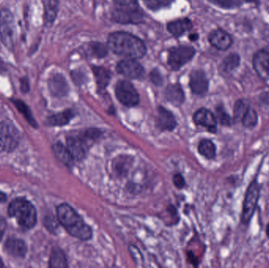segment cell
I'll return each mask as SVG.
<instances>
[{"instance_id": "cell-1", "label": "cell", "mask_w": 269, "mask_h": 268, "mask_svg": "<svg viewBox=\"0 0 269 268\" xmlns=\"http://www.w3.org/2000/svg\"><path fill=\"white\" fill-rule=\"evenodd\" d=\"M108 47L114 54L126 58H141L146 52L144 42L125 32L111 33L108 38Z\"/></svg>"}, {"instance_id": "cell-2", "label": "cell", "mask_w": 269, "mask_h": 268, "mask_svg": "<svg viewBox=\"0 0 269 268\" xmlns=\"http://www.w3.org/2000/svg\"><path fill=\"white\" fill-rule=\"evenodd\" d=\"M57 217L66 231L79 239L87 241L92 237V230L70 205L62 204L57 208Z\"/></svg>"}, {"instance_id": "cell-3", "label": "cell", "mask_w": 269, "mask_h": 268, "mask_svg": "<svg viewBox=\"0 0 269 268\" xmlns=\"http://www.w3.org/2000/svg\"><path fill=\"white\" fill-rule=\"evenodd\" d=\"M8 214L17 220L24 229H31L37 224V210L31 203L24 198H16L8 208Z\"/></svg>"}, {"instance_id": "cell-4", "label": "cell", "mask_w": 269, "mask_h": 268, "mask_svg": "<svg viewBox=\"0 0 269 268\" xmlns=\"http://www.w3.org/2000/svg\"><path fill=\"white\" fill-rule=\"evenodd\" d=\"M113 18L122 24L140 23L143 18L137 0H114Z\"/></svg>"}, {"instance_id": "cell-5", "label": "cell", "mask_w": 269, "mask_h": 268, "mask_svg": "<svg viewBox=\"0 0 269 268\" xmlns=\"http://www.w3.org/2000/svg\"><path fill=\"white\" fill-rule=\"evenodd\" d=\"M260 193H261V186L258 180L255 179L250 183L245 194L243 205H242V216H241V222L242 224L248 225L250 220H252L253 216L255 213L256 208L258 206Z\"/></svg>"}, {"instance_id": "cell-6", "label": "cell", "mask_w": 269, "mask_h": 268, "mask_svg": "<svg viewBox=\"0 0 269 268\" xmlns=\"http://www.w3.org/2000/svg\"><path fill=\"white\" fill-rule=\"evenodd\" d=\"M14 33L15 24L11 11L6 8L0 10V39L10 51L14 50Z\"/></svg>"}, {"instance_id": "cell-7", "label": "cell", "mask_w": 269, "mask_h": 268, "mask_svg": "<svg viewBox=\"0 0 269 268\" xmlns=\"http://www.w3.org/2000/svg\"><path fill=\"white\" fill-rule=\"evenodd\" d=\"M20 135L17 128L7 122H0V151L12 152L19 144Z\"/></svg>"}, {"instance_id": "cell-8", "label": "cell", "mask_w": 269, "mask_h": 268, "mask_svg": "<svg viewBox=\"0 0 269 268\" xmlns=\"http://www.w3.org/2000/svg\"><path fill=\"white\" fill-rule=\"evenodd\" d=\"M195 54L194 47L190 46H182L173 47L169 51L168 64L172 70H179L182 66L192 59Z\"/></svg>"}, {"instance_id": "cell-9", "label": "cell", "mask_w": 269, "mask_h": 268, "mask_svg": "<svg viewBox=\"0 0 269 268\" xmlns=\"http://www.w3.org/2000/svg\"><path fill=\"white\" fill-rule=\"evenodd\" d=\"M115 95L124 106L133 107L139 103V95L134 86L127 80H121L115 87Z\"/></svg>"}, {"instance_id": "cell-10", "label": "cell", "mask_w": 269, "mask_h": 268, "mask_svg": "<svg viewBox=\"0 0 269 268\" xmlns=\"http://www.w3.org/2000/svg\"><path fill=\"white\" fill-rule=\"evenodd\" d=\"M117 70L120 74L129 79H138L144 73L142 65L134 58H126L120 61L117 65Z\"/></svg>"}, {"instance_id": "cell-11", "label": "cell", "mask_w": 269, "mask_h": 268, "mask_svg": "<svg viewBox=\"0 0 269 268\" xmlns=\"http://www.w3.org/2000/svg\"><path fill=\"white\" fill-rule=\"evenodd\" d=\"M194 121L197 125L202 126L210 133H216L218 131V120L210 110L201 108L194 114Z\"/></svg>"}, {"instance_id": "cell-12", "label": "cell", "mask_w": 269, "mask_h": 268, "mask_svg": "<svg viewBox=\"0 0 269 268\" xmlns=\"http://www.w3.org/2000/svg\"><path fill=\"white\" fill-rule=\"evenodd\" d=\"M252 62L258 77L263 80H269V51L259 50L253 57Z\"/></svg>"}, {"instance_id": "cell-13", "label": "cell", "mask_w": 269, "mask_h": 268, "mask_svg": "<svg viewBox=\"0 0 269 268\" xmlns=\"http://www.w3.org/2000/svg\"><path fill=\"white\" fill-rule=\"evenodd\" d=\"M190 88L193 94L196 95H204L209 89V80L206 74L202 70H194L190 73Z\"/></svg>"}, {"instance_id": "cell-14", "label": "cell", "mask_w": 269, "mask_h": 268, "mask_svg": "<svg viewBox=\"0 0 269 268\" xmlns=\"http://www.w3.org/2000/svg\"><path fill=\"white\" fill-rule=\"evenodd\" d=\"M212 46L220 50H226L231 47L233 40L231 36L223 29H216L209 35Z\"/></svg>"}, {"instance_id": "cell-15", "label": "cell", "mask_w": 269, "mask_h": 268, "mask_svg": "<svg viewBox=\"0 0 269 268\" xmlns=\"http://www.w3.org/2000/svg\"><path fill=\"white\" fill-rule=\"evenodd\" d=\"M66 142H67L66 147L69 150V153H71L73 159L77 160H82L86 154V143H85V139L71 136V137L67 138Z\"/></svg>"}, {"instance_id": "cell-16", "label": "cell", "mask_w": 269, "mask_h": 268, "mask_svg": "<svg viewBox=\"0 0 269 268\" xmlns=\"http://www.w3.org/2000/svg\"><path fill=\"white\" fill-rule=\"evenodd\" d=\"M48 87L52 95L57 97L66 96L69 92V85L62 74H54L50 78Z\"/></svg>"}, {"instance_id": "cell-17", "label": "cell", "mask_w": 269, "mask_h": 268, "mask_svg": "<svg viewBox=\"0 0 269 268\" xmlns=\"http://www.w3.org/2000/svg\"><path fill=\"white\" fill-rule=\"evenodd\" d=\"M157 125L162 131H173L177 127V120L170 111L159 106L157 115Z\"/></svg>"}, {"instance_id": "cell-18", "label": "cell", "mask_w": 269, "mask_h": 268, "mask_svg": "<svg viewBox=\"0 0 269 268\" xmlns=\"http://www.w3.org/2000/svg\"><path fill=\"white\" fill-rule=\"evenodd\" d=\"M4 248L8 254L15 258H24L27 253V246L25 241L17 238L8 239Z\"/></svg>"}, {"instance_id": "cell-19", "label": "cell", "mask_w": 269, "mask_h": 268, "mask_svg": "<svg viewBox=\"0 0 269 268\" xmlns=\"http://www.w3.org/2000/svg\"><path fill=\"white\" fill-rule=\"evenodd\" d=\"M168 31L175 37H179L192 29V23L187 18L171 21L167 25Z\"/></svg>"}, {"instance_id": "cell-20", "label": "cell", "mask_w": 269, "mask_h": 268, "mask_svg": "<svg viewBox=\"0 0 269 268\" xmlns=\"http://www.w3.org/2000/svg\"><path fill=\"white\" fill-rule=\"evenodd\" d=\"M165 95L169 103L174 106H180L184 102V93L179 84L169 85L166 88Z\"/></svg>"}, {"instance_id": "cell-21", "label": "cell", "mask_w": 269, "mask_h": 268, "mask_svg": "<svg viewBox=\"0 0 269 268\" xmlns=\"http://www.w3.org/2000/svg\"><path fill=\"white\" fill-rule=\"evenodd\" d=\"M53 151L57 158L68 167H72L73 164V159L71 153H69L67 147H65L61 143H57L53 146Z\"/></svg>"}, {"instance_id": "cell-22", "label": "cell", "mask_w": 269, "mask_h": 268, "mask_svg": "<svg viewBox=\"0 0 269 268\" xmlns=\"http://www.w3.org/2000/svg\"><path fill=\"white\" fill-rule=\"evenodd\" d=\"M93 73H94L95 79H96L97 86L98 89L102 90L106 88L110 81V72L105 68L99 66H92Z\"/></svg>"}, {"instance_id": "cell-23", "label": "cell", "mask_w": 269, "mask_h": 268, "mask_svg": "<svg viewBox=\"0 0 269 268\" xmlns=\"http://www.w3.org/2000/svg\"><path fill=\"white\" fill-rule=\"evenodd\" d=\"M198 151L202 156L209 160L215 158L217 147L210 139H203L198 144Z\"/></svg>"}, {"instance_id": "cell-24", "label": "cell", "mask_w": 269, "mask_h": 268, "mask_svg": "<svg viewBox=\"0 0 269 268\" xmlns=\"http://www.w3.org/2000/svg\"><path fill=\"white\" fill-rule=\"evenodd\" d=\"M75 116L73 110H68L49 117L48 124L53 126L66 125Z\"/></svg>"}, {"instance_id": "cell-25", "label": "cell", "mask_w": 269, "mask_h": 268, "mask_svg": "<svg viewBox=\"0 0 269 268\" xmlns=\"http://www.w3.org/2000/svg\"><path fill=\"white\" fill-rule=\"evenodd\" d=\"M58 10V0H47L45 4V23L50 25L54 23Z\"/></svg>"}, {"instance_id": "cell-26", "label": "cell", "mask_w": 269, "mask_h": 268, "mask_svg": "<svg viewBox=\"0 0 269 268\" xmlns=\"http://www.w3.org/2000/svg\"><path fill=\"white\" fill-rule=\"evenodd\" d=\"M49 266L50 268H67L66 256L61 249H53L51 256H50Z\"/></svg>"}, {"instance_id": "cell-27", "label": "cell", "mask_w": 269, "mask_h": 268, "mask_svg": "<svg viewBox=\"0 0 269 268\" xmlns=\"http://www.w3.org/2000/svg\"><path fill=\"white\" fill-rule=\"evenodd\" d=\"M241 122H242L243 127H246V128L251 129V128L256 127L258 124V115L255 110L249 106L244 115L242 116Z\"/></svg>"}, {"instance_id": "cell-28", "label": "cell", "mask_w": 269, "mask_h": 268, "mask_svg": "<svg viewBox=\"0 0 269 268\" xmlns=\"http://www.w3.org/2000/svg\"><path fill=\"white\" fill-rule=\"evenodd\" d=\"M240 64V57L237 54H230L221 63V70L225 73H230L236 69Z\"/></svg>"}, {"instance_id": "cell-29", "label": "cell", "mask_w": 269, "mask_h": 268, "mask_svg": "<svg viewBox=\"0 0 269 268\" xmlns=\"http://www.w3.org/2000/svg\"><path fill=\"white\" fill-rule=\"evenodd\" d=\"M249 106L242 99H238L235 102L233 108V120L234 122L241 121L242 116L248 109Z\"/></svg>"}, {"instance_id": "cell-30", "label": "cell", "mask_w": 269, "mask_h": 268, "mask_svg": "<svg viewBox=\"0 0 269 268\" xmlns=\"http://www.w3.org/2000/svg\"><path fill=\"white\" fill-rule=\"evenodd\" d=\"M216 117L221 125L230 126L232 123L231 116L226 112L223 106H220L216 109Z\"/></svg>"}, {"instance_id": "cell-31", "label": "cell", "mask_w": 269, "mask_h": 268, "mask_svg": "<svg viewBox=\"0 0 269 268\" xmlns=\"http://www.w3.org/2000/svg\"><path fill=\"white\" fill-rule=\"evenodd\" d=\"M174 0H143L145 5L152 10H159L173 3Z\"/></svg>"}, {"instance_id": "cell-32", "label": "cell", "mask_w": 269, "mask_h": 268, "mask_svg": "<svg viewBox=\"0 0 269 268\" xmlns=\"http://www.w3.org/2000/svg\"><path fill=\"white\" fill-rule=\"evenodd\" d=\"M90 53L98 58H104L107 55V47L101 42H91L90 44Z\"/></svg>"}, {"instance_id": "cell-33", "label": "cell", "mask_w": 269, "mask_h": 268, "mask_svg": "<svg viewBox=\"0 0 269 268\" xmlns=\"http://www.w3.org/2000/svg\"><path fill=\"white\" fill-rule=\"evenodd\" d=\"M210 1L216 4L217 6L224 9H234L239 7L242 5L241 0H210Z\"/></svg>"}, {"instance_id": "cell-34", "label": "cell", "mask_w": 269, "mask_h": 268, "mask_svg": "<svg viewBox=\"0 0 269 268\" xmlns=\"http://www.w3.org/2000/svg\"><path fill=\"white\" fill-rule=\"evenodd\" d=\"M14 104H15L16 107L20 110V112L24 114V116L27 119L28 121L32 125H35V120L32 116L31 112L29 110V107H28L23 102H21L20 100L14 101Z\"/></svg>"}, {"instance_id": "cell-35", "label": "cell", "mask_w": 269, "mask_h": 268, "mask_svg": "<svg viewBox=\"0 0 269 268\" xmlns=\"http://www.w3.org/2000/svg\"><path fill=\"white\" fill-rule=\"evenodd\" d=\"M71 77L76 84L81 85L85 83V75L83 72H81V70H73L71 73Z\"/></svg>"}, {"instance_id": "cell-36", "label": "cell", "mask_w": 269, "mask_h": 268, "mask_svg": "<svg viewBox=\"0 0 269 268\" xmlns=\"http://www.w3.org/2000/svg\"><path fill=\"white\" fill-rule=\"evenodd\" d=\"M150 79H151L152 83H154L156 85L162 84L163 79H162V75L160 74L159 72L157 70H153L150 74Z\"/></svg>"}, {"instance_id": "cell-37", "label": "cell", "mask_w": 269, "mask_h": 268, "mask_svg": "<svg viewBox=\"0 0 269 268\" xmlns=\"http://www.w3.org/2000/svg\"><path fill=\"white\" fill-rule=\"evenodd\" d=\"M173 184L177 188L181 189L185 186V180L183 176H181L180 174H177L173 176Z\"/></svg>"}, {"instance_id": "cell-38", "label": "cell", "mask_w": 269, "mask_h": 268, "mask_svg": "<svg viewBox=\"0 0 269 268\" xmlns=\"http://www.w3.org/2000/svg\"><path fill=\"white\" fill-rule=\"evenodd\" d=\"M30 89L29 82L27 78L24 77L21 79V90L23 93H27Z\"/></svg>"}, {"instance_id": "cell-39", "label": "cell", "mask_w": 269, "mask_h": 268, "mask_svg": "<svg viewBox=\"0 0 269 268\" xmlns=\"http://www.w3.org/2000/svg\"><path fill=\"white\" fill-rule=\"evenodd\" d=\"M45 225H46V228H48L50 230H54L58 227V224L57 222H55V220L54 219H46V222H45Z\"/></svg>"}, {"instance_id": "cell-40", "label": "cell", "mask_w": 269, "mask_h": 268, "mask_svg": "<svg viewBox=\"0 0 269 268\" xmlns=\"http://www.w3.org/2000/svg\"><path fill=\"white\" fill-rule=\"evenodd\" d=\"M6 220H4L2 217H0V241L2 239L4 233H5V230H6Z\"/></svg>"}, {"instance_id": "cell-41", "label": "cell", "mask_w": 269, "mask_h": 268, "mask_svg": "<svg viewBox=\"0 0 269 268\" xmlns=\"http://www.w3.org/2000/svg\"><path fill=\"white\" fill-rule=\"evenodd\" d=\"M6 195L0 191V205H1V204H3L4 202H6Z\"/></svg>"}, {"instance_id": "cell-42", "label": "cell", "mask_w": 269, "mask_h": 268, "mask_svg": "<svg viewBox=\"0 0 269 268\" xmlns=\"http://www.w3.org/2000/svg\"><path fill=\"white\" fill-rule=\"evenodd\" d=\"M189 39L191 41H195L198 39V34H191V35L189 36Z\"/></svg>"}, {"instance_id": "cell-43", "label": "cell", "mask_w": 269, "mask_h": 268, "mask_svg": "<svg viewBox=\"0 0 269 268\" xmlns=\"http://www.w3.org/2000/svg\"><path fill=\"white\" fill-rule=\"evenodd\" d=\"M5 70H6L5 65H4V63L2 62V60L0 59V71H6Z\"/></svg>"}, {"instance_id": "cell-44", "label": "cell", "mask_w": 269, "mask_h": 268, "mask_svg": "<svg viewBox=\"0 0 269 268\" xmlns=\"http://www.w3.org/2000/svg\"><path fill=\"white\" fill-rule=\"evenodd\" d=\"M266 234L269 237V224H268L267 227H266Z\"/></svg>"}, {"instance_id": "cell-45", "label": "cell", "mask_w": 269, "mask_h": 268, "mask_svg": "<svg viewBox=\"0 0 269 268\" xmlns=\"http://www.w3.org/2000/svg\"><path fill=\"white\" fill-rule=\"evenodd\" d=\"M2 267H4L3 263H2V260L0 258V268H2Z\"/></svg>"}, {"instance_id": "cell-46", "label": "cell", "mask_w": 269, "mask_h": 268, "mask_svg": "<svg viewBox=\"0 0 269 268\" xmlns=\"http://www.w3.org/2000/svg\"><path fill=\"white\" fill-rule=\"evenodd\" d=\"M244 1L247 2H255L256 0H244Z\"/></svg>"}]
</instances>
